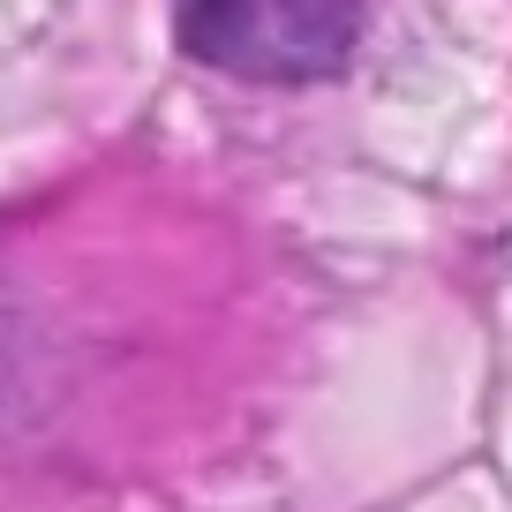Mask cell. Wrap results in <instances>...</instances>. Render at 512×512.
Returning <instances> with one entry per match:
<instances>
[{
    "instance_id": "cell-1",
    "label": "cell",
    "mask_w": 512,
    "mask_h": 512,
    "mask_svg": "<svg viewBox=\"0 0 512 512\" xmlns=\"http://www.w3.org/2000/svg\"><path fill=\"white\" fill-rule=\"evenodd\" d=\"M369 0H174L181 46L256 83L332 76L362 38Z\"/></svg>"
}]
</instances>
